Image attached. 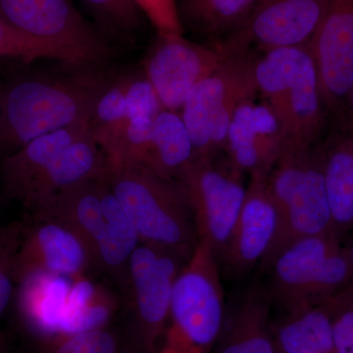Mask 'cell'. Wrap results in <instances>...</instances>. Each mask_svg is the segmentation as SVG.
<instances>
[{
  "label": "cell",
  "instance_id": "6da1fadb",
  "mask_svg": "<svg viewBox=\"0 0 353 353\" xmlns=\"http://www.w3.org/2000/svg\"><path fill=\"white\" fill-rule=\"evenodd\" d=\"M112 77L97 70L70 75H26L2 87L0 160L32 139L88 122Z\"/></svg>",
  "mask_w": 353,
  "mask_h": 353
},
{
  "label": "cell",
  "instance_id": "7a4b0ae2",
  "mask_svg": "<svg viewBox=\"0 0 353 353\" xmlns=\"http://www.w3.org/2000/svg\"><path fill=\"white\" fill-rule=\"evenodd\" d=\"M108 174L62 192L46 212L32 219L52 217L71 228L87 246L92 266L126 290L130 259L141 239L116 199Z\"/></svg>",
  "mask_w": 353,
  "mask_h": 353
},
{
  "label": "cell",
  "instance_id": "3957f363",
  "mask_svg": "<svg viewBox=\"0 0 353 353\" xmlns=\"http://www.w3.org/2000/svg\"><path fill=\"white\" fill-rule=\"evenodd\" d=\"M108 179L141 243L169 250L188 261L199 239L189 199L181 183L162 178L143 165L108 171Z\"/></svg>",
  "mask_w": 353,
  "mask_h": 353
},
{
  "label": "cell",
  "instance_id": "277c9868",
  "mask_svg": "<svg viewBox=\"0 0 353 353\" xmlns=\"http://www.w3.org/2000/svg\"><path fill=\"white\" fill-rule=\"evenodd\" d=\"M267 185L277 208L278 229L262 268L294 241L334 234L323 176L322 146L285 143L267 176Z\"/></svg>",
  "mask_w": 353,
  "mask_h": 353
},
{
  "label": "cell",
  "instance_id": "5b68a950",
  "mask_svg": "<svg viewBox=\"0 0 353 353\" xmlns=\"http://www.w3.org/2000/svg\"><path fill=\"white\" fill-rule=\"evenodd\" d=\"M257 92L277 114L285 143L318 145L324 126V101L310 46L262 53L254 63Z\"/></svg>",
  "mask_w": 353,
  "mask_h": 353
},
{
  "label": "cell",
  "instance_id": "8992f818",
  "mask_svg": "<svg viewBox=\"0 0 353 353\" xmlns=\"http://www.w3.org/2000/svg\"><path fill=\"white\" fill-rule=\"evenodd\" d=\"M273 305L294 312L331 301L347 289L352 269L334 234L294 241L264 267Z\"/></svg>",
  "mask_w": 353,
  "mask_h": 353
},
{
  "label": "cell",
  "instance_id": "52a82bcc",
  "mask_svg": "<svg viewBox=\"0 0 353 353\" xmlns=\"http://www.w3.org/2000/svg\"><path fill=\"white\" fill-rule=\"evenodd\" d=\"M170 327L161 353H210L226 320L220 264L205 243H197L174 284Z\"/></svg>",
  "mask_w": 353,
  "mask_h": 353
},
{
  "label": "cell",
  "instance_id": "ba28073f",
  "mask_svg": "<svg viewBox=\"0 0 353 353\" xmlns=\"http://www.w3.org/2000/svg\"><path fill=\"white\" fill-rule=\"evenodd\" d=\"M255 59L252 50L236 53L188 95L180 113L194 145V158L225 153L234 111L241 102L259 94Z\"/></svg>",
  "mask_w": 353,
  "mask_h": 353
},
{
  "label": "cell",
  "instance_id": "9c48e42d",
  "mask_svg": "<svg viewBox=\"0 0 353 353\" xmlns=\"http://www.w3.org/2000/svg\"><path fill=\"white\" fill-rule=\"evenodd\" d=\"M243 176L225 153L194 158L176 176L189 199L197 239L222 259L245 202Z\"/></svg>",
  "mask_w": 353,
  "mask_h": 353
},
{
  "label": "cell",
  "instance_id": "30bf717a",
  "mask_svg": "<svg viewBox=\"0 0 353 353\" xmlns=\"http://www.w3.org/2000/svg\"><path fill=\"white\" fill-rule=\"evenodd\" d=\"M248 39L236 31L208 46L183 36H160L143 64V73L154 88L162 105L180 112L197 83L219 69L230 57L250 50Z\"/></svg>",
  "mask_w": 353,
  "mask_h": 353
},
{
  "label": "cell",
  "instance_id": "8fae6325",
  "mask_svg": "<svg viewBox=\"0 0 353 353\" xmlns=\"http://www.w3.org/2000/svg\"><path fill=\"white\" fill-rule=\"evenodd\" d=\"M0 15L17 31L63 52L76 66L99 64L111 54L106 39L69 0H0Z\"/></svg>",
  "mask_w": 353,
  "mask_h": 353
},
{
  "label": "cell",
  "instance_id": "7c38bea8",
  "mask_svg": "<svg viewBox=\"0 0 353 353\" xmlns=\"http://www.w3.org/2000/svg\"><path fill=\"white\" fill-rule=\"evenodd\" d=\"M310 50L325 106L341 113L353 85V0H326Z\"/></svg>",
  "mask_w": 353,
  "mask_h": 353
},
{
  "label": "cell",
  "instance_id": "4fadbf2b",
  "mask_svg": "<svg viewBox=\"0 0 353 353\" xmlns=\"http://www.w3.org/2000/svg\"><path fill=\"white\" fill-rule=\"evenodd\" d=\"M187 262L176 253L143 243L132 254L125 292L150 341L168 321L174 284Z\"/></svg>",
  "mask_w": 353,
  "mask_h": 353
},
{
  "label": "cell",
  "instance_id": "5bb4252c",
  "mask_svg": "<svg viewBox=\"0 0 353 353\" xmlns=\"http://www.w3.org/2000/svg\"><path fill=\"white\" fill-rule=\"evenodd\" d=\"M285 134L277 114L266 101L241 102L228 129L224 152L241 173L267 176L285 145Z\"/></svg>",
  "mask_w": 353,
  "mask_h": 353
},
{
  "label": "cell",
  "instance_id": "9a60e30c",
  "mask_svg": "<svg viewBox=\"0 0 353 353\" xmlns=\"http://www.w3.org/2000/svg\"><path fill=\"white\" fill-rule=\"evenodd\" d=\"M88 267L92 266L87 246L71 228L52 217L27 219L16 257L17 285L39 272L82 277Z\"/></svg>",
  "mask_w": 353,
  "mask_h": 353
},
{
  "label": "cell",
  "instance_id": "2e32d148",
  "mask_svg": "<svg viewBox=\"0 0 353 353\" xmlns=\"http://www.w3.org/2000/svg\"><path fill=\"white\" fill-rule=\"evenodd\" d=\"M278 211L267 185V176H250L245 202L220 261L232 278L245 277L261 265L277 234Z\"/></svg>",
  "mask_w": 353,
  "mask_h": 353
},
{
  "label": "cell",
  "instance_id": "e0dca14e",
  "mask_svg": "<svg viewBox=\"0 0 353 353\" xmlns=\"http://www.w3.org/2000/svg\"><path fill=\"white\" fill-rule=\"evenodd\" d=\"M326 0H260L241 31L262 52L310 46Z\"/></svg>",
  "mask_w": 353,
  "mask_h": 353
},
{
  "label": "cell",
  "instance_id": "ac0fdd59",
  "mask_svg": "<svg viewBox=\"0 0 353 353\" xmlns=\"http://www.w3.org/2000/svg\"><path fill=\"white\" fill-rule=\"evenodd\" d=\"M108 173L105 155L90 132L67 148L32 183L18 203L27 210L28 218L38 217L62 192Z\"/></svg>",
  "mask_w": 353,
  "mask_h": 353
},
{
  "label": "cell",
  "instance_id": "d6986e66",
  "mask_svg": "<svg viewBox=\"0 0 353 353\" xmlns=\"http://www.w3.org/2000/svg\"><path fill=\"white\" fill-rule=\"evenodd\" d=\"M90 132V123H78L32 139L17 152L0 160L2 197L19 202L46 168L72 143Z\"/></svg>",
  "mask_w": 353,
  "mask_h": 353
},
{
  "label": "cell",
  "instance_id": "ffe728a7",
  "mask_svg": "<svg viewBox=\"0 0 353 353\" xmlns=\"http://www.w3.org/2000/svg\"><path fill=\"white\" fill-rule=\"evenodd\" d=\"M272 306L264 285H250L234 307L229 325L225 323L215 353H278Z\"/></svg>",
  "mask_w": 353,
  "mask_h": 353
},
{
  "label": "cell",
  "instance_id": "44dd1931",
  "mask_svg": "<svg viewBox=\"0 0 353 353\" xmlns=\"http://www.w3.org/2000/svg\"><path fill=\"white\" fill-rule=\"evenodd\" d=\"M73 280L43 272L22 279L18 283L14 299L21 319L39 333H59Z\"/></svg>",
  "mask_w": 353,
  "mask_h": 353
},
{
  "label": "cell",
  "instance_id": "7402d4cb",
  "mask_svg": "<svg viewBox=\"0 0 353 353\" xmlns=\"http://www.w3.org/2000/svg\"><path fill=\"white\" fill-rule=\"evenodd\" d=\"M336 297L284 313L275 324L274 336L279 353H334L333 319Z\"/></svg>",
  "mask_w": 353,
  "mask_h": 353
},
{
  "label": "cell",
  "instance_id": "603a6c76",
  "mask_svg": "<svg viewBox=\"0 0 353 353\" xmlns=\"http://www.w3.org/2000/svg\"><path fill=\"white\" fill-rule=\"evenodd\" d=\"M323 176L334 234L341 239L353 228V134L322 146Z\"/></svg>",
  "mask_w": 353,
  "mask_h": 353
},
{
  "label": "cell",
  "instance_id": "cb8c5ba5",
  "mask_svg": "<svg viewBox=\"0 0 353 353\" xmlns=\"http://www.w3.org/2000/svg\"><path fill=\"white\" fill-rule=\"evenodd\" d=\"M196 157L192 139L178 111L163 109L153 122L150 148L143 166L158 176L176 180Z\"/></svg>",
  "mask_w": 353,
  "mask_h": 353
},
{
  "label": "cell",
  "instance_id": "d4e9b609",
  "mask_svg": "<svg viewBox=\"0 0 353 353\" xmlns=\"http://www.w3.org/2000/svg\"><path fill=\"white\" fill-rule=\"evenodd\" d=\"M260 0H185V16L202 34L222 41L243 27Z\"/></svg>",
  "mask_w": 353,
  "mask_h": 353
},
{
  "label": "cell",
  "instance_id": "484cf974",
  "mask_svg": "<svg viewBox=\"0 0 353 353\" xmlns=\"http://www.w3.org/2000/svg\"><path fill=\"white\" fill-rule=\"evenodd\" d=\"M113 301L108 290L83 276L74 279L59 333L75 334L99 329L108 319Z\"/></svg>",
  "mask_w": 353,
  "mask_h": 353
},
{
  "label": "cell",
  "instance_id": "4316f807",
  "mask_svg": "<svg viewBox=\"0 0 353 353\" xmlns=\"http://www.w3.org/2000/svg\"><path fill=\"white\" fill-rule=\"evenodd\" d=\"M134 73L122 74L111 80L95 103L90 116V134L102 152L118 136L126 119V97Z\"/></svg>",
  "mask_w": 353,
  "mask_h": 353
},
{
  "label": "cell",
  "instance_id": "83f0119b",
  "mask_svg": "<svg viewBox=\"0 0 353 353\" xmlns=\"http://www.w3.org/2000/svg\"><path fill=\"white\" fill-rule=\"evenodd\" d=\"M26 225L27 220L15 221L0 229V316L15 299L17 289L16 257Z\"/></svg>",
  "mask_w": 353,
  "mask_h": 353
},
{
  "label": "cell",
  "instance_id": "f1b7e54d",
  "mask_svg": "<svg viewBox=\"0 0 353 353\" xmlns=\"http://www.w3.org/2000/svg\"><path fill=\"white\" fill-rule=\"evenodd\" d=\"M0 57L12 58L30 63L38 59H55L72 64L63 52L30 38L13 28L0 15Z\"/></svg>",
  "mask_w": 353,
  "mask_h": 353
},
{
  "label": "cell",
  "instance_id": "f546056e",
  "mask_svg": "<svg viewBox=\"0 0 353 353\" xmlns=\"http://www.w3.org/2000/svg\"><path fill=\"white\" fill-rule=\"evenodd\" d=\"M104 24L115 31L132 32L139 25V9L134 0H83Z\"/></svg>",
  "mask_w": 353,
  "mask_h": 353
},
{
  "label": "cell",
  "instance_id": "4dcf8cb0",
  "mask_svg": "<svg viewBox=\"0 0 353 353\" xmlns=\"http://www.w3.org/2000/svg\"><path fill=\"white\" fill-rule=\"evenodd\" d=\"M165 109L155 92L154 88L146 78L143 71L134 73L126 97L127 121L138 117H157Z\"/></svg>",
  "mask_w": 353,
  "mask_h": 353
},
{
  "label": "cell",
  "instance_id": "1f68e13d",
  "mask_svg": "<svg viewBox=\"0 0 353 353\" xmlns=\"http://www.w3.org/2000/svg\"><path fill=\"white\" fill-rule=\"evenodd\" d=\"M333 328L334 353H353V301L343 294L336 297Z\"/></svg>",
  "mask_w": 353,
  "mask_h": 353
},
{
  "label": "cell",
  "instance_id": "d6a6232c",
  "mask_svg": "<svg viewBox=\"0 0 353 353\" xmlns=\"http://www.w3.org/2000/svg\"><path fill=\"white\" fill-rule=\"evenodd\" d=\"M55 353H116L115 340L101 330L72 334Z\"/></svg>",
  "mask_w": 353,
  "mask_h": 353
},
{
  "label": "cell",
  "instance_id": "836d02e7",
  "mask_svg": "<svg viewBox=\"0 0 353 353\" xmlns=\"http://www.w3.org/2000/svg\"><path fill=\"white\" fill-rule=\"evenodd\" d=\"M345 108H347L348 112V120H350V128H352V131L353 134V85L352 88H350V92H348V97L347 99V104H345Z\"/></svg>",
  "mask_w": 353,
  "mask_h": 353
},
{
  "label": "cell",
  "instance_id": "e575fe53",
  "mask_svg": "<svg viewBox=\"0 0 353 353\" xmlns=\"http://www.w3.org/2000/svg\"><path fill=\"white\" fill-rule=\"evenodd\" d=\"M343 248H345V253H347V259L350 260V266H352L353 278V241L350 243V245L343 246Z\"/></svg>",
  "mask_w": 353,
  "mask_h": 353
},
{
  "label": "cell",
  "instance_id": "d590c367",
  "mask_svg": "<svg viewBox=\"0 0 353 353\" xmlns=\"http://www.w3.org/2000/svg\"><path fill=\"white\" fill-rule=\"evenodd\" d=\"M343 294H348V296H353V278L350 284L348 285L347 289L345 290Z\"/></svg>",
  "mask_w": 353,
  "mask_h": 353
},
{
  "label": "cell",
  "instance_id": "8d00e7d4",
  "mask_svg": "<svg viewBox=\"0 0 353 353\" xmlns=\"http://www.w3.org/2000/svg\"><path fill=\"white\" fill-rule=\"evenodd\" d=\"M0 353H6V350H3V347H2L1 343H0Z\"/></svg>",
  "mask_w": 353,
  "mask_h": 353
},
{
  "label": "cell",
  "instance_id": "74e56055",
  "mask_svg": "<svg viewBox=\"0 0 353 353\" xmlns=\"http://www.w3.org/2000/svg\"><path fill=\"white\" fill-rule=\"evenodd\" d=\"M1 94H2V87H0V108H1Z\"/></svg>",
  "mask_w": 353,
  "mask_h": 353
},
{
  "label": "cell",
  "instance_id": "f35d334b",
  "mask_svg": "<svg viewBox=\"0 0 353 353\" xmlns=\"http://www.w3.org/2000/svg\"><path fill=\"white\" fill-rule=\"evenodd\" d=\"M345 296H347L348 299H352V301H353V296H348V294H345Z\"/></svg>",
  "mask_w": 353,
  "mask_h": 353
},
{
  "label": "cell",
  "instance_id": "ab89813d",
  "mask_svg": "<svg viewBox=\"0 0 353 353\" xmlns=\"http://www.w3.org/2000/svg\"><path fill=\"white\" fill-rule=\"evenodd\" d=\"M279 353V352H278Z\"/></svg>",
  "mask_w": 353,
  "mask_h": 353
}]
</instances>
